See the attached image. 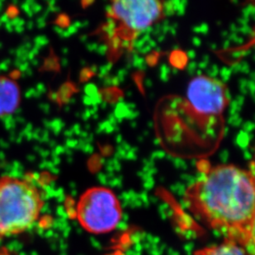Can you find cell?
I'll list each match as a JSON object with an SVG mask.
<instances>
[{
    "mask_svg": "<svg viewBox=\"0 0 255 255\" xmlns=\"http://www.w3.org/2000/svg\"><path fill=\"white\" fill-rule=\"evenodd\" d=\"M251 169H252V171H251V172H252V173H253L255 175V149L253 159H252V161H251Z\"/></svg>",
    "mask_w": 255,
    "mask_h": 255,
    "instance_id": "9",
    "label": "cell"
},
{
    "mask_svg": "<svg viewBox=\"0 0 255 255\" xmlns=\"http://www.w3.org/2000/svg\"><path fill=\"white\" fill-rule=\"evenodd\" d=\"M125 255L123 252H121V251H115V252H113V253L109 254V255Z\"/></svg>",
    "mask_w": 255,
    "mask_h": 255,
    "instance_id": "10",
    "label": "cell"
},
{
    "mask_svg": "<svg viewBox=\"0 0 255 255\" xmlns=\"http://www.w3.org/2000/svg\"><path fill=\"white\" fill-rule=\"evenodd\" d=\"M7 255L6 254H4V255Z\"/></svg>",
    "mask_w": 255,
    "mask_h": 255,
    "instance_id": "11",
    "label": "cell"
},
{
    "mask_svg": "<svg viewBox=\"0 0 255 255\" xmlns=\"http://www.w3.org/2000/svg\"><path fill=\"white\" fill-rule=\"evenodd\" d=\"M43 197L28 178L5 175L0 178V239L24 233L38 222Z\"/></svg>",
    "mask_w": 255,
    "mask_h": 255,
    "instance_id": "2",
    "label": "cell"
},
{
    "mask_svg": "<svg viewBox=\"0 0 255 255\" xmlns=\"http://www.w3.org/2000/svg\"><path fill=\"white\" fill-rule=\"evenodd\" d=\"M241 246L245 249L247 255H255V217Z\"/></svg>",
    "mask_w": 255,
    "mask_h": 255,
    "instance_id": "8",
    "label": "cell"
},
{
    "mask_svg": "<svg viewBox=\"0 0 255 255\" xmlns=\"http://www.w3.org/2000/svg\"><path fill=\"white\" fill-rule=\"evenodd\" d=\"M186 106L199 125L208 126L222 118L228 106V89L221 80L208 75L193 78L188 84Z\"/></svg>",
    "mask_w": 255,
    "mask_h": 255,
    "instance_id": "5",
    "label": "cell"
},
{
    "mask_svg": "<svg viewBox=\"0 0 255 255\" xmlns=\"http://www.w3.org/2000/svg\"><path fill=\"white\" fill-rule=\"evenodd\" d=\"M165 7L160 1H114L107 12V36L111 50L118 53L130 51L147 29L164 17Z\"/></svg>",
    "mask_w": 255,
    "mask_h": 255,
    "instance_id": "3",
    "label": "cell"
},
{
    "mask_svg": "<svg viewBox=\"0 0 255 255\" xmlns=\"http://www.w3.org/2000/svg\"><path fill=\"white\" fill-rule=\"evenodd\" d=\"M75 215L84 230L100 235L109 233L118 227L123 219V208L111 189L93 187L80 196Z\"/></svg>",
    "mask_w": 255,
    "mask_h": 255,
    "instance_id": "4",
    "label": "cell"
},
{
    "mask_svg": "<svg viewBox=\"0 0 255 255\" xmlns=\"http://www.w3.org/2000/svg\"><path fill=\"white\" fill-rule=\"evenodd\" d=\"M20 91L17 84L0 76V117L16 111L19 105Z\"/></svg>",
    "mask_w": 255,
    "mask_h": 255,
    "instance_id": "6",
    "label": "cell"
},
{
    "mask_svg": "<svg viewBox=\"0 0 255 255\" xmlns=\"http://www.w3.org/2000/svg\"><path fill=\"white\" fill-rule=\"evenodd\" d=\"M183 200L225 240L241 246L255 217V175L232 164L207 167L187 188Z\"/></svg>",
    "mask_w": 255,
    "mask_h": 255,
    "instance_id": "1",
    "label": "cell"
},
{
    "mask_svg": "<svg viewBox=\"0 0 255 255\" xmlns=\"http://www.w3.org/2000/svg\"><path fill=\"white\" fill-rule=\"evenodd\" d=\"M193 255H247V254L245 249L238 244L225 240L220 245L198 250Z\"/></svg>",
    "mask_w": 255,
    "mask_h": 255,
    "instance_id": "7",
    "label": "cell"
}]
</instances>
